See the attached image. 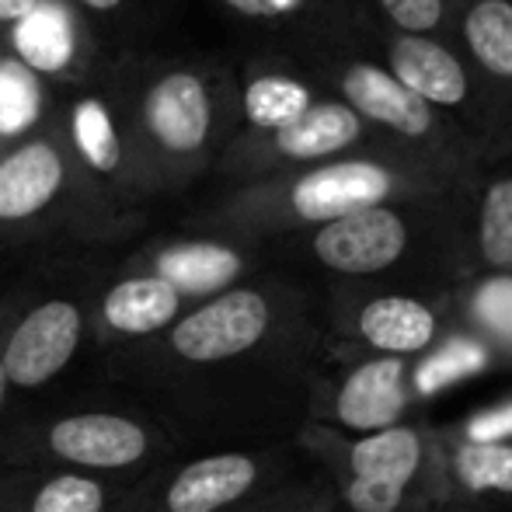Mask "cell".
Here are the masks:
<instances>
[{
  "label": "cell",
  "mask_w": 512,
  "mask_h": 512,
  "mask_svg": "<svg viewBox=\"0 0 512 512\" xmlns=\"http://www.w3.org/2000/svg\"><path fill=\"white\" fill-rule=\"evenodd\" d=\"M297 446L317 460L342 512H429L439 425L401 422L380 432H338L304 422Z\"/></svg>",
  "instance_id": "cell-1"
},
{
  "label": "cell",
  "mask_w": 512,
  "mask_h": 512,
  "mask_svg": "<svg viewBox=\"0 0 512 512\" xmlns=\"http://www.w3.org/2000/svg\"><path fill=\"white\" fill-rule=\"evenodd\" d=\"M164 450L150 418L119 408H77L35 418L0 443V464L63 467L112 481H136Z\"/></svg>",
  "instance_id": "cell-2"
},
{
  "label": "cell",
  "mask_w": 512,
  "mask_h": 512,
  "mask_svg": "<svg viewBox=\"0 0 512 512\" xmlns=\"http://www.w3.org/2000/svg\"><path fill=\"white\" fill-rule=\"evenodd\" d=\"M286 478L283 450H216L129 481L119 512H234Z\"/></svg>",
  "instance_id": "cell-3"
},
{
  "label": "cell",
  "mask_w": 512,
  "mask_h": 512,
  "mask_svg": "<svg viewBox=\"0 0 512 512\" xmlns=\"http://www.w3.org/2000/svg\"><path fill=\"white\" fill-rule=\"evenodd\" d=\"M279 331L283 314L269 290L230 286L185 310L154 342V359L175 370H220L265 352Z\"/></svg>",
  "instance_id": "cell-4"
},
{
  "label": "cell",
  "mask_w": 512,
  "mask_h": 512,
  "mask_svg": "<svg viewBox=\"0 0 512 512\" xmlns=\"http://www.w3.org/2000/svg\"><path fill=\"white\" fill-rule=\"evenodd\" d=\"M512 509V405L439 425V464L429 512Z\"/></svg>",
  "instance_id": "cell-5"
},
{
  "label": "cell",
  "mask_w": 512,
  "mask_h": 512,
  "mask_svg": "<svg viewBox=\"0 0 512 512\" xmlns=\"http://www.w3.org/2000/svg\"><path fill=\"white\" fill-rule=\"evenodd\" d=\"M415 373L401 359H328L307 384L304 422L338 432H380L411 422Z\"/></svg>",
  "instance_id": "cell-6"
},
{
  "label": "cell",
  "mask_w": 512,
  "mask_h": 512,
  "mask_svg": "<svg viewBox=\"0 0 512 512\" xmlns=\"http://www.w3.org/2000/svg\"><path fill=\"white\" fill-rule=\"evenodd\" d=\"M446 338V314L415 293H370L342 300L331 314L328 359H415Z\"/></svg>",
  "instance_id": "cell-7"
},
{
  "label": "cell",
  "mask_w": 512,
  "mask_h": 512,
  "mask_svg": "<svg viewBox=\"0 0 512 512\" xmlns=\"http://www.w3.org/2000/svg\"><path fill=\"white\" fill-rule=\"evenodd\" d=\"M88 310L77 300H39L0 324V363L11 391H42L67 373L88 338Z\"/></svg>",
  "instance_id": "cell-8"
},
{
  "label": "cell",
  "mask_w": 512,
  "mask_h": 512,
  "mask_svg": "<svg viewBox=\"0 0 512 512\" xmlns=\"http://www.w3.org/2000/svg\"><path fill=\"white\" fill-rule=\"evenodd\" d=\"M411 248L408 220L391 206H370L317 227L310 251L328 272L370 279L391 272Z\"/></svg>",
  "instance_id": "cell-9"
},
{
  "label": "cell",
  "mask_w": 512,
  "mask_h": 512,
  "mask_svg": "<svg viewBox=\"0 0 512 512\" xmlns=\"http://www.w3.org/2000/svg\"><path fill=\"white\" fill-rule=\"evenodd\" d=\"M129 481L0 464V512H119Z\"/></svg>",
  "instance_id": "cell-10"
},
{
  "label": "cell",
  "mask_w": 512,
  "mask_h": 512,
  "mask_svg": "<svg viewBox=\"0 0 512 512\" xmlns=\"http://www.w3.org/2000/svg\"><path fill=\"white\" fill-rule=\"evenodd\" d=\"M391 192L394 178L387 168L373 161H338L297 178L286 196V206L300 223L324 227V223L342 220L359 209L384 206Z\"/></svg>",
  "instance_id": "cell-11"
},
{
  "label": "cell",
  "mask_w": 512,
  "mask_h": 512,
  "mask_svg": "<svg viewBox=\"0 0 512 512\" xmlns=\"http://www.w3.org/2000/svg\"><path fill=\"white\" fill-rule=\"evenodd\" d=\"M185 310L189 304L164 279L133 272L126 279H115L102 293L95 307V335L105 345L157 342Z\"/></svg>",
  "instance_id": "cell-12"
},
{
  "label": "cell",
  "mask_w": 512,
  "mask_h": 512,
  "mask_svg": "<svg viewBox=\"0 0 512 512\" xmlns=\"http://www.w3.org/2000/svg\"><path fill=\"white\" fill-rule=\"evenodd\" d=\"M143 122L168 154H196L213 122L206 84L185 70L161 77L143 98Z\"/></svg>",
  "instance_id": "cell-13"
},
{
  "label": "cell",
  "mask_w": 512,
  "mask_h": 512,
  "mask_svg": "<svg viewBox=\"0 0 512 512\" xmlns=\"http://www.w3.org/2000/svg\"><path fill=\"white\" fill-rule=\"evenodd\" d=\"M143 272L164 279L192 307L199 300H209L237 286L244 272V258L241 251L220 241H182L154 251Z\"/></svg>",
  "instance_id": "cell-14"
},
{
  "label": "cell",
  "mask_w": 512,
  "mask_h": 512,
  "mask_svg": "<svg viewBox=\"0 0 512 512\" xmlns=\"http://www.w3.org/2000/svg\"><path fill=\"white\" fill-rule=\"evenodd\" d=\"M67 164L60 150L35 140L0 157V223H28L60 199Z\"/></svg>",
  "instance_id": "cell-15"
},
{
  "label": "cell",
  "mask_w": 512,
  "mask_h": 512,
  "mask_svg": "<svg viewBox=\"0 0 512 512\" xmlns=\"http://www.w3.org/2000/svg\"><path fill=\"white\" fill-rule=\"evenodd\" d=\"M342 91L356 115H366V119L398 129L405 136H425L436 122L432 105H425L398 77L373 63H352L342 74Z\"/></svg>",
  "instance_id": "cell-16"
},
{
  "label": "cell",
  "mask_w": 512,
  "mask_h": 512,
  "mask_svg": "<svg viewBox=\"0 0 512 512\" xmlns=\"http://www.w3.org/2000/svg\"><path fill=\"white\" fill-rule=\"evenodd\" d=\"M391 74L425 105H460L467 98V74L457 56L418 35H401L391 46Z\"/></svg>",
  "instance_id": "cell-17"
},
{
  "label": "cell",
  "mask_w": 512,
  "mask_h": 512,
  "mask_svg": "<svg viewBox=\"0 0 512 512\" xmlns=\"http://www.w3.org/2000/svg\"><path fill=\"white\" fill-rule=\"evenodd\" d=\"M359 133H363V122L349 105L310 102L304 115H297L290 126L276 133V150L293 161H317L356 143Z\"/></svg>",
  "instance_id": "cell-18"
},
{
  "label": "cell",
  "mask_w": 512,
  "mask_h": 512,
  "mask_svg": "<svg viewBox=\"0 0 512 512\" xmlns=\"http://www.w3.org/2000/svg\"><path fill=\"white\" fill-rule=\"evenodd\" d=\"M18 63H25L32 74H60L74 56V32L60 7L39 4L28 18L14 28Z\"/></svg>",
  "instance_id": "cell-19"
},
{
  "label": "cell",
  "mask_w": 512,
  "mask_h": 512,
  "mask_svg": "<svg viewBox=\"0 0 512 512\" xmlns=\"http://www.w3.org/2000/svg\"><path fill=\"white\" fill-rule=\"evenodd\" d=\"M464 35L474 60L495 77H512V4L478 0L464 18Z\"/></svg>",
  "instance_id": "cell-20"
},
{
  "label": "cell",
  "mask_w": 512,
  "mask_h": 512,
  "mask_svg": "<svg viewBox=\"0 0 512 512\" xmlns=\"http://www.w3.org/2000/svg\"><path fill=\"white\" fill-rule=\"evenodd\" d=\"M478 262L488 272H512V178H495L481 196Z\"/></svg>",
  "instance_id": "cell-21"
},
{
  "label": "cell",
  "mask_w": 512,
  "mask_h": 512,
  "mask_svg": "<svg viewBox=\"0 0 512 512\" xmlns=\"http://www.w3.org/2000/svg\"><path fill=\"white\" fill-rule=\"evenodd\" d=\"M307 108H310V91L304 84L290 81V77H258L244 91V112H248V119L262 129H272V133L286 129Z\"/></svg>",
  "instance_id": "cell-22"
},
{
  "label": "cell",
  "mask_w": 512,
  "mask_h": 512,
  "mask_svg": "<svg viewBox=\"0 0 512 512\" xmlns=\"http://www.w3.org/2000/svg\"><path fill=\"white\" fill-rule=\"evenodd\" d=\"M74 143L81 150L84 164L98 175H112L122 164L119 133L112 126V115L98 98H84L74 108Z\"/></svg>",
  "instance_id": "cell-23"
},
{
  "label": "cell",
  "mask_w": 512,
  "mask_h": 512,
  "mask_svg": "<svg viewBox=\"0 0 512 512\" xmlns=\"http://www.w3.org/2000/svg\"><path fill=\"white\" fill-rule=\"evenodd\" d=\"M39 119V81L18 60L0 63V136L25 133Z\"/></svg>",
  "instance_id": "cell-24"
},
{
  "label": "cell",
  "mask_w": 512,
  "mask_h": 512,
  "mask_svg": "<svg viewBox=\"0 0 512 512\" xmlns=\"http://www.w3.org/2000/svg\"><path fill=\"white\" fill-rule=\"evenodd\" d=\"M471 328L512 363V279H492L474 293Z\"/></svg>",
  "instance_id": "cell-25"
},
{
  "label": "cell",
  "mask_w": 512,
  "mask_h": 512,
  "mask_svg": "<svg viewBox=\"0 0 512 512\" xmlns=\"http://www.w3.org/2000/svg\"><path fill=\"white\" fill-rule=\"evenodd\" d=\"M234 512H342V509H338L335 488L324 481V474H317V478H300V481L286 478L283 485L255 495V499L237 506Z\"/></svg>",
  "instance_id": "cell-26"
},
{
  "label": "cell",
  "mask_w": 512,
  "mask_h": 512,
  "mask_svg": "<svg viewBox=\"0 0 512 512\" xmlns=\"http://www.w3.org/2000/svg\"><path fill=\"white\" fill-rule=\"evenodd\" d=\"M380 4L394 25L405 28L408 35L429 32L443 21V0H380Z\"/></svg>",
  "instance_id": "cell-27"
},
{
  "label": "cell",
  "mask_w": 512,
  "mask_h": 512,
  "mask_svg": "<svg viewBox=\"0 0 512 512\" xmlns=\"http://www.w3.org/2000/svg\"><path fill=\"white\" fill-rule=\"evenodd\" d=\"M234 11L251 14V18H272L283 11V0H227Z\"/></svg>",
  "instance_id": "cell-28"
},
{
  "label": "cell",
  "mask_w": 512,
  "mask_h": 512,
  "mask_svg": "<svg viewBox=\"0 0 512 512\" xmlns=\"http://www.w3.org/2000/svg\"><path fill=\"white\" fill-rule=\"evenodd\" d=\"M39 7V0H0V21H21Z\"/></svg>",
  "instance_id": "cell-29"
},
{
  "label": "cell",
  "mask_w": 512,
  "mask_h": 512,
  "mask_svg": "<svg viewBox=\"0 0 512 512\" xmlns=\"http://www.w3.org/2000/svg\"><path fill=\"white\" fill-rule=\"evenodd\" d=\"M11 384H7V373H4V363H0V415H4L7 401H11Z\"/></svg>",
  "instance_id": "cell-30"
},
{
  "label": "cell",
  "mask_w": 512,
  "mask_h": 512,
  "mask_svg": "<svg viewBox=\"0 0 512 512\" xmlns=\"http://www.w3.org/2000/svg\"><path fill=\"white\" fill-rule=\"evenodd\" d=\"M84 7H91V11H115V7L122 4V0H81Z\"/></svg>",
  "instance_id": "cell-31"
},
{
  "label": "cell",
  "mask_w": 512,
  "mask_h": 512,
  "mask_svg": "<svg viewBox=\"0 0 512 512\" xmlns=\"http://www.w3.org/2000/svg\"><path fill=\"white\" fill-rule=\"evenodd\" d=\"M0 63H4V56H0Z\"/></svg>",
  "instance_id": "cell-32"
}]
</instances>
